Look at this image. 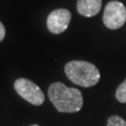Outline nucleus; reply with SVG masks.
<instances>
[{"mask_svg":"<svg viewBox=\"0 0 126 126\" xmlns=\"http://www.w3.org/2000/svg\"><path fill=\"white\" fill-rule=\"evenodd\" d=\"M48 97L60 112H77L83 106V97L80 90L69 88L61 82H55L49 86Z\"/></svg>","mask_w":126,"mask_h":126,"instance_id":"obj_1","label":"nucleus"},{"mask_svg":"<svg viewBox=\"0 0 126 126\" xmlns=\"http://www.w3.org/2000/svg\"><path fill=\"white\" fill-rule=\"evenodd\" d=\"M67 78L73 83L82 87H90L96 85L100 80V72L94 64L86 61H70L64 67Z\"/></svg>","mask_w":126,"mask_h":126,"instance_id":"obj_2","label":"nucleus"},{"mask_svg":"<svg viewBox=\"0 0 126 126\" xmlns=\"http://www.w3.org/2000/svg\"><path fill=\"white\" fill-rule=\"evenodd\" d=\"M104 25L109 30H118L126 22V7L122 2L113 0L106 4L103 14Z\"/></svg>","mask_w":126,"mask_h":126,"instance_id":"obj_3","label":"nucleus"},{"mask_svg":"<svg viewBox=\"0 0 126 126\" xmlns=\"http://www.w3.org/2000/svg\"><path fill=\"white\" fill-rule=\"evenodd\" d=\"M14 87L19 96L30 102L31 104L39 106L44 102L45 97L41 88L31 80L24 78L17 79L14 83Z\"/></svg>","mask_w":126,"mask_h":126,"instance_id":"obj_4","label":"nucleus"},{"mask_svg":"<svg viewBox=\"0 0 126 126\" xmlns=\"http://www.w3.org/2000/svg\"><path fill=\"white\" fill-rule=\"evenodd\" d=\"M72 14L66 9H58L53 11L48 15L46 20L47 29L53 34H61L64 31L67 30L69 25Z\"/></svg>","mask_w":126,"mask_h":126,"instance_id":"obj_5","label":"nucleus"},{"mask_svg":"<svg viewBox=\"0 0 126 126\" xmlns=\"http://www.w3.org/2000/svg\"><path fill=\"white\" fill-rule=\"evenodd\" d=\"M102 0H78V13L84 17H94L100 12Z\"/></svg>","mask_w":126,"mask_h":126,"instance_id":"obj_6","label":"nucleus"},{"mask_svg":"<svg viewBox=\"0 0 126 126\" xmlns=\"http://www.w3.org/2000/svg\"><path fill=\"white\" fill-rule=\"evenodd\" d=\"M116 98L121 103H126V79L119 85L116 90Z\"/></svg>","mask_w":126,"mask_h":126,"instance_id":"obj_7","label":"nucleus"},{"mask_svg":"<svg viewBox=\"0 0 126 126\" xmlns=\"http://www.w3.org/2000/svg\"><path fill=\"white\" fill-rule=\"evenodd\" d=\"M107 126H126V121L119 116H111L107 120Z\"/></svg>","mask_w":126,"mask_h":126,"instance_id":"obj_8","label":"nucleus"},{"mask_svg":"<svg viewBox=\"0 0 126 126\" xmlns=\"http://www.w3.org/2000/svg\"><path fill=\"white\" fill-rule=\"evenodd\" d=\"M4 37H5V29L2 23L0 22V42L4 39Z\"/></svg>","mask_w":126,"mask_h":126,"instance_id":"obj_9","label":"nucleus"},{"mask_svg":"<svg viewBox=\"0 0 126 126\" xmlns=\"http://www.w3.org/2000/svg\"><path fill=\"white\" fill-rule=\"evenodd\" d=\"M31 126H39V125H37V124H33V125H31Z\"/></svg>","mask_w":126,"mask_h":126,"instance_id":"obj_10","label":"nucleus"}]
</instances>
